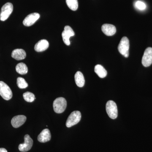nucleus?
Listing matches in <instances>:
<instances>
[{"mask_svg": "<svg viewBox=\"0 0 152 152\" xmlns=\"http://www.w3.org/2000/svg\"><path fill=\"white\" fill-rule=\"evenodd\" d=\"M67 106L66 99L63 97L57 98L53 103L54 110L57 113H61L65 110Z\"/></svg>", "mask_w": 152, "mask_h": 152, "instance_id": "obj_1", "label": "nucleus"}, {"mask_svg": "<svg viewBox=\"0 0 152 152\" xmlns=\"http://www.w3.org/2000/svg\"><path fill=\"white\" fill-rule=\"evenodd\" d=\"M129 39L127 37H123L118 46V50L121 54L126 58H128L129 56Z\"/></svg>", "mask_w": 152, "mask_h": 152, "instance_id": "obj_2", "label": "nucleus"}, {"mask_svg": "<svg viewBox=\"0 0 152 152\" xmlns=\"http://www.w3.org/2000/svg\"><path fill=\"white\" fill-rule=\"evenodd\" d=\"M81 117V114L78 111H75L71 113L66 122L67 127H71L77 124L80 121Z\"/></svg>", "mask_w": 152, "mask_h": 152, "instance_id": "obj_3", "label": "nucleus"}, {"mask_svg": "<svg viewBox=\"0 0 152 152\" xmlns=\"http://www.w3.org/2000/svg\"><path fill=\"white\" fill-rule=\"evenodd\" d=\"M106 109L110 118L113 119L116 118L118 115V107L115 102L111 100L108 101L106 104Z\"/></svg>", "mask_w": 152, "mask_h": 152, "instance_id": "obj_4", "label": "nucleus"}, {"mask_svg": "<svg viewBox=\"0 0 152 152\" xmlns=\"http://www.w3.org/2000/svg\"><path fill=\"white\" fill-rule=\"evenodd\" d=\"M13 10V6L11 3H7L3 6L0 13V20L4 21L8 18Z\"/></svg>", "mask_w": 152, "mask_h": 152, "instance_id": "obj_5", "label": "nucleus"}, {"mask_svg": "<svg viewBox=\"0 0 152 152\" xmlns=\"http://www.w3.org/2000/svg\"><path fill=\"white\" fill-rule=\"evenodd\" d=\"M0 95L7 101L10 100L12 97V92L10 88L3 81H0Z\"/></svg>", "mask_w": 152, "mask_h": 152, "instance_id": "obj_6", "label": "nucleus"}, {"mask_svg": "<svg viewBox=\"0 0 152 152\" xmlns=\"http://www.w3.org/2000/svg\"><path fill=\"white\" fill-rule=\"evenodd\" d=\"M142 64L146 67L149 66L152 64V48H147L145 50L142 58Z\"/></svg>", "mask_w": 152, "mask_h": 152, "instance_id": "obj_7", "label": "nucleus"}, {"mask_svg": "<svg viewBox=\"0 0 152 152\" xmlns=\"http://www.w3.org/2000/svg\"><path fill=\"white\" fill-rule=\"evenodd\" d=\"M33 145V140L29 135L26 134L24 137V143L19 145V150L22 152H27L31 149Z\"/></svg>", "mask_w": 152, "mask_h": 152, "instance_id": "obj_8", "label": "nucleus"}, {"mask_svg": "<svg viewBox=\"0 0 152 152\" xmlns=\"http://www.w3.org/2000/svg\"><path fill=\"white\" fill-rule=\"evenodd\" d=\"M75 32L72 28L69 26H66L64 29L62 33L63 41L66 45L69 46L70 45L69 39L71 37L75 36Z\"/></svg>", "mask_w": 152, "mask_h": 152, "instance_id": "obj_9", "label": "nucleus"}, {"mask_svg": "<svg viewBox=\"0 0 152 152\" xmlns=\"http://www.w3.org/2000/svg\"><path fill=\"white\" fill-rule=\"evenodd\" d=\"M40 15L38 13H33L28 15L23 21V24L26 26H30L34 24L39 18Z\"/></svg>", "mask_w": 152, "mask_h": 152, "instance_id": "obj_10", "label": "nucleus"}, {"mask_svg": "<svg viewBox=\"0 0 152 152\" xmlns=\"http://www.w3.org/2000/svg\"><path fill=\"white\" fill-rule=\"evenodd\" d=\"M26 119V117L23 115L16 116L12 119L11 124L14 128H19L24 124Z\"/></svg>", "mask_w": 152, "mask_h": 152, "instance_id": "obj_11", "label": "nucleus"}, {"mask_svg": "<svg viewBox=\"0 0 152 152\" xmlns=\"http://www.w3.org/2000/svg\"><path fill=\"white\" fill-rule=\"evenodd\" d=\"M102 30L106 35L112 36L116 32V28L113 25L109 24H104L102 27Z\"/></svg>", "mask_w": 152, "mask_h": 152, "instance_id": "obj_12", "label": "nucleus"}, {"mask_svg": "<svg viewBox=\"0 0 152 152\" xmlns=\"http://www.w3.org/2000/svg\"><path fill=\"white\" fill-rule=\"evenodd\" d=\"M51 138L50 132L48 129H45L41 132L38 137V140L40 142L45 143L49 141Z\"/></svg>", "mask_w": 152, "mask_h": 152, "instance_id": "obj_13", "label": "nucleus"}, {"mask_svg": "<svg viewBox=\"0 0 152 152\" xmlns=\"http://www.w3.org/2000/svg\"><path fill=\"white\" fill-rule=\"evenodd\" d=\"M49 46L48 42L47 40H41L36 44L34 47V50L36 51L37 52L44 51L48 49Z\"/></svg>", "mask_w": 152, "mask_h": 152, "instance_id": "obj_14", "label": "nucleus"}, {"mask_svg": "<svg viewBox=\"0 0 152 152\" xmlns=\"http://www.w3.org/2000/svg\"><path fill=\"white\" fill-rule=\"evenodd\" d=\"M26 56L24 50L21 49H17L12 52V57L15 59L20 61L24 59Z\"/></svg>", "mask_w": 152, "mask_h": 152, "instance_id": "obj_15", "label": "nucleus"}, {"mask_svg": "<svg viewBox=\"0 0 152 152\" xmlns=\"http://www.w3.org/2000/svg\"><path fill=\"white\" fill-rule=\"evenodd\" d=\"M75 81L78 87L82 88L84 86L85 80L83 73L80 72H77L75 76Z\"/></svg>", "mask_w": 152, "mask_h": 152, "instance_id": "obj_16", "label": "nucleus"}, {"mask_svg": "<svg viewBox=\"0 0 152 152\" xmlns=\"http://www.w3.org/2000/svg\"><path fill=\"white\" fill-rule=\"evenodd\" d=\"M94 71L98 76L102 78L105 77L107 74L105 69L101 65L98 64L95 66Z\"/></svg>", "mask_w": 152, "mask_h": 152, "instance_id": "obj_17", "label": "nucleus"}, {"mask_svg": "<svg viewBox=\"0 0 152 152\" xmlns=\"http://www.w3.org/2000/svg\"><path fill=\"white\" fill-rule=\"evenodd\" d=\"M16 70L18 73L20 75H26L28 73L27 66L24 63H20L18 64L16 66Z\"/></svg>", "mask_w": 152, "mask_h": 152, "instance_id": "obj_18", "label": "nucleus"}, {"mask_svg": "<svg viewBox=\"0 0 152 152\" xmlns=\"http://www.w3.org/2000/svg\"><path fill=\"white\" fill-rule=\"evenodd\" d=\"M67 5L69 8L73 11H76L78 8L77 0H66Z\"/></svg>", "mask_w": 152, "mask_h": 152, "instance_id": "obj_19", "label": "nucleus"}, {"mask_svg": "<svg viewBox=\"0 0 152 152\" xmlns=\"http://www.w3.org/2000/svg\"><path fill=\"white\" fill-rule=\"evenodd\" d=\"M23 97L25 100L28 102H32L36 99L35 95L33 93L30 92L24 93Z\"/></svg>", "mask_w": 152, "mask_h": 152, "instance_id": "obj_20", "label": "nucleus"}, {"mask_svg": "<svg viewBox=\"0 0 152 152\" xmlns=\"http://www.w3.org/2000/svg\"><path fill=\"white\" fill-rule=\"evenodd\" d=\"M17 85L20 89H24L28 86V84L24 79L19 77L17 79Z\"/></svg>", "mask_w": 152, "mask_h": 152, "instance_id": "obj_21", "label": "nucleus"}, {"mask_svg": "<svg viewBox=\"0 0 152 152\" xmlns=\"http://www.w3.org/2000/svg\"><path fill=\"white\" fill-rule=\"evenodd\" d=\"M135 7L136 8L140 10H144L146 8V5L141 1H137L136 2L135 4Z\"/></svg>", "mask_w": 152, "mask_h": 152, "instance_id": "obj_22", "label": "nucleus"}, {"mask_svg": "<svg viewBox=\"0 0 152 152\" xmlns=\"http://www.w3.org/2000/svg\"><path fill=\"white\" fill-rule=\"evenodd\" d=\"M0 152H8L4 148H0Z\"/></svg>", "mask_w": 152, "mask_h": 152, "instance_id": "obj_23", "label": "nucleus"}]
</instances>
